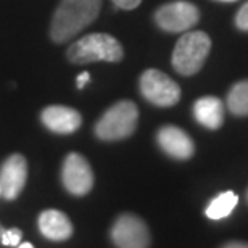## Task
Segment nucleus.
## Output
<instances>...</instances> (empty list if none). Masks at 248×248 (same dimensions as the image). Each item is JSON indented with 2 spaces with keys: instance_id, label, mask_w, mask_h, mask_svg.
Returning a JSON list of instances; mask_svg holds the SVG:
<instances>
[{
  "instance_id": "nucleus-1",
  "label": "nucleus",
  "mask_w": 248,
  "mask_h": 248,
  "mask_svg": "<svg viewBox=\"0 0 248 248\" xmlns=\"http://www.w3.org/2000/svg\"><path fill=\"white\" fill-rule=\"evenodd\" d=\"M100 8L102 0H62L52 18V41L57 44L71 41L82 29L95 21Z\"/></svg>"
},
{
  "instance_id": "nucleus-2",
  "label": "nucleus",
  "mask_w": 248,
  "mask_h": 248,
  "mask_svg": "<svg viewBox=\"0 0 248 248\" xmlns=\"http://www.w3.org/2000/svg\"><path fill=\"white\" fill-rule=\"evenodd\" d=\"M68 60L74 64H87L95 62H121L124 57L123 46L110 34H87L69 46Z\"/></svg>"
},
{
  "instance_id": "nucleus-3",
  "label": "nucleus",
  "mask_w": 248,
  "mask_h": 248,
  "mask_svg": "<svg viewBox=\"0 0 248 248\" xmlns=\"http://www.w3.org/2000/svg\"><path fill=\"white\" fill-rule=\"evenodd\" d=\"M211 39L202 31L186 32L172 50V66L182 76H193L202 69L210 55Z\"/></svg>"
},
{
  "instance_id": "nucleus-4",
  "label": "nucleus",
  "mask_w": 248,
  "mask_h": 248,
  "mask_svg": "<svg viewBox=\"0 0 248 248\" xmlns=\"http://www.w3.org/2000/svg\"><path fill=\"white\" fill-rule=\"evenodd\" d=\"M139 110L131 100H121L110 107L95 124V136L102 140H121L132 136L137 127Z\"/></svg>"
},
{
  "instance_id": "nucleus-5",
  "label": "nucleus",
  "mask_w": 248,
  "mask_h": 248,
  "mask_svg": "<svg viewBox=\"0 0 248 248\" xmlns=\"http://www.w3.org/2000/svg\"><path fill=\"white\" fill-rule=\"evenodd\" d=\"M140 93L156 107H172L181 98V87L158 69H147L140 76Z\"/></svg>"
},
{
  "instance_id": "nucleus-6",
  "label": "nucleus",
  "mask_w": 248,
  "mask_h": 248,
  "mask_svg": "<svg viewBox=\"0 0 248 248\" xmlns=\"http://www.w3.org/2000/svg\"><path fill=\"white\" fill-rule=\"evenodd\" d=\"M198 19V8L186 0L165 3L155 12V23L166 32H186L195 26Z\"/></svg>"
},
{
  "instance_id": "nucleus-7",
  "label": "nucleus",
  "mask_w": 248,
  "mask_h": 248,
  "mask_svg": "<svg viewBox=\"0 0 248 248\" xmlns=\"http://www.w3.org/2000/svg\"><path fill=\"white\" fill-rule=\"evenodd\" d=\"M111 240L118 248H148L150 232L140 217L121 215L111 227Z\"/></svg>"
},
{
  "instance_id": "nucleus-8",
  "label": "nucleus",
  "mask_w": 248,
  "mask_h": 248,
  "mask_svg": "<svg viewBox=\"0 0 248 248\" xmlns=\"http://www.w3.org/2000/svg\"><path fill=\"white\" fill-rule=\"evenodd\" d=\"M64 188L73 195H86L93 186V172L89 161L79 153H69L62 168Z\"/></svg>"
},
{
  "instance_id": "nucleus-9",
  "label": "nucleus",
  "mask_w": 248,
  "mask_h": 248,
  "mask_svg": "<svg viewBox=\"0 0 248 248\" xmlns=\"http://www.w3.org/2000/svg\"><path fill=\"white\" fill-rule=\"evenodd\" d=\"M28 163L19 153H13L0 166V188L2 197L7 200H15L26 186Z\"/></svg>"
},
{
  "instance_id": "nucleus-10",
  "label": "nucleus",
  "mask_w": 248,
  "mask_h": 248,
  "mask_svg": "<svg viewBox=\"0 0 248 248\" xmlns=\"http://www.w3.org/2000/svg\"><path fill=\"white\" fill-rule=\"evenodd\" d=\"M156 142L166 155L176 160H188L195 152L188 134L176 126H163L156 134Z\"/></svg>"
},
{
  "instance_id": "nucleus-11",
  "label": "nucleus",
  "mask_w": 248,
  "mask_h": 248,
  "mask_svg": "<svg viewBox=\"0 0 248 248\" xmlns=\"http://www.w3.org/2000/svg\"><path fill=\"white\" fill-rule=\"evenodd\" d=\"M41 120L48 131L57 134H71L78 131L82 123L81 113L74 108L63 105H50L44 108L41 113Z\"/></svg>"
},
{
  "instance_id": "nucleus-12",
  "label": "nucleus",
  "mask_w": 248,
  "mask_h": 248,
  "mask_svg": "<svg viewBox=\"0 0 248 248\" xmlns=\"http://www.w3.org/2000/svg\"><path fill=\"white\" fill-rule=\"evenodd\" d=\"M39 229L44 237L55 242L66 240L73 234V224L62 211L47 210L39 216Z\"/></svg>"
},
{
  "instance_id": "nucleus-13",
  "label": "nucleus",
  "mask_w": 248,
  "mask_h": 248,
  "mask_svg": "<svg viewBox=\"0 0 248 248\" xmlns=\"http://www.w3.org/2000/svg\"><path fill=\"white\" fill-rule=\"evenodd\" d=\"M193 118L206 129H217L224 123V105L216 97H202L193 103Z\"/></svg>"
},
{
  "instance_id": "nucleus-14",
  "label": "nucleus",
  "mask_w": 248,
  "mask_h": 248,
  "mask_svg": "<svg viewBox=\"0 0 248 248\" xmlns=\"http://www.w3.org/2000/svg\"><path fill=\"white\" fill-rule=\"evenodd\" d=\"M237 203H239V197H237V193H234V192L219 193V195L215 197L210 203H208L205 215L213 221L224 219V217H227L232 211H234Z\"/></svg>"
},
{
  "instance_id": "nucleus-15",
  "label": "nucleus",
  "mask_w": 248,
  "mask_h": 248,
  "mask_svg": "<svg viewBox=\"0 0 248 248\" xmlns=\"http://www.w3.org/2000/svg\"><path fill=\"white\" fill-rule=\"evenodd\" d=\"M227 108L235 116H248V79L232 86L227 95Z\"/></svg>"
},
{
  "instance_id": "nucleus-16",
  "label": "nucleus",
  "mask_w": 248,
  "mask_h": 248,
  "mask_svg": "<svg viewBox=\"0 0 248 248\" xmlns=\"http://www.w3.org/2000/svg\"><path fill=\"white\" fill-rule=\"evenodd\" d=\"M21 242V232L19 229H8L2 232V244L8 247H16Z\"/></svg>"
},
{
  "instance_id": "nucleus-17",
  "label": "nucleus",
  "mask_w": 248,
  "mask_h": 248,
  "mask_svg": "<svg viewBox=\"0 0 248 248\" xmlns=\"http://www.w3.org/2000/svg\"><path fill=\"white\" fill-rule=\"evenodd\" d=\"M235 26L240 31H248V2L235 15Z\"/></svg>"
},
{
  "instance_id": "nucleus-18",
  "label": "nucleus",
  "mask_w": 248,
  "mask_h": 248,
  "mask_svg": "<svg viewBox=\"0 0 248 248\" xmlns=\"http://www.w3.org/2000/svg\"><path fill=\"white\" fill-rule=\"evenodd\" d=\"M111 2L121 10H134L140 5L142 0H111Z\"/></svg>"
},
{
  "instance_id": "nucleus-19",
  "label": "nucleus",
  "mask_w": 248,
  "mask_h": 248,
  "mask_svg": "<svg viewBox=\"0 0 248 248\" xmlns=\"http://www.w3.org/2000/svg\"><path fill=\"white\" fill-rule=\"evenodd\" d=\"M89 82H91V74H89L87 71L81 73L76 78V86H78V89H84V86H86V84H89Z\"/></svg>"
},
{
  "instance_id": "nucleus-20",
  "label": "nucleus",
  "mask_w": 248,
  "mask_h": 248,
  "mask_svg": "<svg viewBox=\"0 0 248 248\" xmlns=\"http://www.w3.org/2000/svg\"><path fill=\"white\" fill-rule=\"evenodd\" d=\"M222 248H248V244H244V242H231V244H226Z\"/></svg>"
},
{
  "instance_id": "nucleus-21",
  "label": "nucleus",
  "mask_w": 248,
  "mask_h": 248,
  "mask_svg": "<svg viewBox=\"0 0 248 248\" xmlns=\"http://www.w3.org/2000/svg\"><path fill=\"white\" fill-rule=\"evenodd\" d=\"M18 248H34V247H32L31 244H28V242H26V244H21Z\"/></svg>"
},
{
  "instance_id": "nucleus-22",
  "label": "nucleus",
  "mask_w": 248,
  "mask_h": 248,
  "mask_svg": "<svg viewBox=\"0 0 248 248\" xmlns=\"http://www.w3.org/2000/svg\"><path fill=\"white\" fill-rule=\"evenodd\" d=\"M221 2H235V0H221Z\"/></svg>"
},
{
  "instance_id": "nucleus-23",
  "label": "nucleus",
  "mask_w": 248,
  "mask_h": 248,
  "mask_svg": "<svg viewBox=\"0 0 248 248\" xmlns=\"http://www.w3.org/2000/svg\"><path fill=\"white\" fill-rule=\"evenodd\" d=\"M0 197H2V188H0Z\"/></svg>"
}]
</instances>
